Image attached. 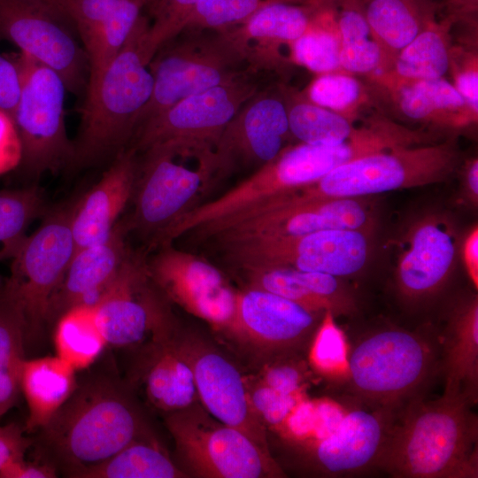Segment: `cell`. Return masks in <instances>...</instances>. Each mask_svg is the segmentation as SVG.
<instances>
[{
    "label": "cell",
    "mask_w": 478,
    "mask_h": 478,
    "mask_svg": "<svg viewBox=\"0 0 478 478\" xmlns=\"http://www.w3.org/2000/svg\"><path fill=\"white\" fill-rule=\"evenodd\" d=\"M421 397L399 411L375 468L397 478L478 477L474 405L463 396Z\"/></svg>",
    "instance_id": "6da1fadb"
},
{
    "label": "cell",
    "mask_w": 478,
    "mask_h": 478,
    "mask_svg": "<svg viewBox=\"0 0 478 478\" xmlns=\"http://www.w3.org/2000/svg\"><path fill=\"white\" fill-rule=\"evenodd\" d=\"M38 432L50 463L68 477L148 437L127 390L107 374H92L77 382L69 398Z\"/></svg>",
    "instance_id": "7a4b0ae2"
},
{
    "label": "cell",
    "mask_w": 478,
    "mask_h": 478,
    "mask_svg": "<svg viewBox=\"0 0 478 478\" xmlns=\"http://www.w3.org/2000/svg\"><path fill=\"white\" fill-rule=\"evenodd\" d=\"M149 26L142 16L119 53L88 81L70 167H90L115 158L134 136L153 89Z\"/></svg>",
    "instance_id": "3957f363"
},
{
    "label": "cell",
    "mask_w": 478,
    "mask_h": 478,
    "mask_svg": "<svg viewBox=\"0 0 478 478\" xmlns=\"http://www.w3.org/2000/svg\"><path fill=\"white\" fill-rule=\"evenodd\" d=\"M439 373L436 330L382 326L348 342L347 392L370 408L401 410Z\"/></svg>",
    "instance_id": "277c9868"
},
{
    "label": "cell",
    "mask_w": 478,
    "mask_h": 478,
    "mask_svg": "<svg viewBox=\"0 0 478 478\" xmlns=\"http://www.w3.org/2000/svg\"><path fill=\"white\" fill-rule=\"evenodd\" d=\"M375 217L362 197L303 199L281 193L208 224L191 234L222 246L271 236L335 228L374 232Z\"/></svg>",
    "instance_id": "5b68a950"
},
{
    "label": "cell",
    "mask_w": 478,
    "mask_h": 478,
    "mask_svg": "<svg viewBox=\"0 0 478 478\" xmlns=\"http://www.w3.org/2000/svg\"><path fill=\"white\" fill-rule=\"evenodd\" d=\"M457 160L452 142L421 147L399 145L357 158L319 181L286 193L303 199L354 198L420 187L445 180Z\"/></svg>",
    "instance_id": "8992f818"
},
{
    "label": "cell",
    "mask_w": 478,
    "mask_h": 478,
    "mask_svg": "<svg viewBox=\"0 0 478 478\" xmlns=\"http://www.w3.org/2000/svg\"><path fill=\"white\" fill-rule=\"evenodd\" d=\"M15 61L19 70V95L12 118L20 139L19 167L30 179L70 166L73 141L65 123L62 78L50 67L20 53Z\"/></svg>",
    "instance_id": "52a82bcc"
},
{
    "label": "cell",
    "mask_w": 478,
    "mask_h": 478,
    "mask_svg": "<svg viewBox=\"0 0 478 478\" xmlns=\"http://www.w3.org/2000/svg\"><path fill=\"white\" fill-rule=\"evenodd\" d=\"M75 199L48 209L12 259L10 275L2 280L23 314L27 344L46 326L49 301L76 251L71 226Z\"/></svg>",
    "instance_id": "ba28073f"
},
{
    "label": "cell",
    "mask_w": 478,
    "mask_h": 478,
    "mask_svg": "<svg viewBox=\"0 0 478 478\" xmlns=\"http://www.w3.org/2000/svg\"><path fill=\"white\" fill-rule=\"evenodd\" d=\"M166 426L183 464L200 477H282L270 452L242 431L212 417L204 407L166 413Z\"/></svg>",
    "instance_id": "9c48e42d"
},
{
    "label": "cell",
    "mask_w": 478,
    "mask_h": 478,
    "mask_svg": "<svg viewBox=\"0 0 478 478\" xmlns=\"http://www.w3.org/2000/svg\"><path fill=\"white\" fill-rule=\"evenodd\" d=\"M258 91L256 83L241 75L185 98L141 125L131 149L212 153L227 125Z\"/></svg>",
    "instance_id": "30bf717a"
},
{
    "label": "cell",
    "mask_w": 478,
    "mask_h": 478,
    "mask_svg": "<svg viewBox=\"0 0 478 478\" xmlns=\"http://www.w3.org/2000/svg\"><path fill=\"white\" fill-rule=\"evenodd\" d=\"M373 232L325 229L303 235L254 238L220 246L225 258L244 269L289 266L339 278L359 274L368 264Z\"/></svg>",
    "instance_id": "8fae6325"
},
{
    "label": "cell",
    "mask_w": 478,
    "mask_h": 478,
    "mask_svg": "<svg viewBox=\"0 0 478 478\" xmlns=\"http://www.w3.org/2000/svg\"><path fill=\"white\" fill-rule=\"evenodd\" d=\"M248 58V51L226 30L193 35L158 50L150 63L152 94L137 128L178 102L241 76L236 67Z\"/></svg>",
    "instance_id": "7c38bea8"
},
{
    "label": "cell",
    "mask_w": 478,
    "mask_h": 478,
    "mask_svg": "<svg viewBox=\"0 0 478 478\" xmlns=\"http://www.w3.org/2000/svg\"><path fill=\"white\" fill-rule=\"evenodd\" d=\"M178 154L161 150L143 152L138 162L132 202L134 209L122 219L134 231L156 245L163 232L194 206L215 180L213 156L195 166L177 160Z\"/></svg>",
    "instance_id": "4fadbf2b"
},
{
    "label": "cell",
    "mask_w": 478,
    "mask_h": 478,
    "mask_svg": "<svg viewBox=\"0 0 478 478\" xmlns=\"http://www.w3.org/2000/svg\"><path fill=\"white\" fill-rule=\"evenodd\" d=\"M165 296L153 282L144 256L130 250L127 258L92 305L108 346L127 348L173 330Z\"/></svg>",
    "instance_id": "5bb4252c"
},
{
    "label": "cell",
    "mask_w": 478,
    "mask_h": 478,
    "mask_svg": "<svg viewBox=\"0 0 478 478\" xmlns=\"http://www.w3.org/2000/svg\"><path fill=\"white\" fill-rule=\"evenodd\" d=\"M64 18L42 0H0V39L53 69L66 89L78 92L89 79V61Z\"/></svg>",
    "instance_id": "9a60e30c"
},
{
    "label": "cell",
    "mask_w": 478,
    "mask_h": 478,
    "mask_svg": "<svg viewBox=\"0 0 478 478\" xmlns=\"http://www.w3.org/2000/svg\"><path fill=\"white\" fill-rule=\"evenodd\" d=\"M147 268L166 298L213 328L228 330L237 291L210 261L170 244L147 260Z\"/></svg>",
    "instance_id": "2e32d148"
},
{
    "label": "cell",
    "mask_w": 478,
    "mask_h": 478,
    "mask_svg": "<svg viewBox=\"0 0 478 478\" xmlns=\"http://www.w3.org/2000/svg\"><path fill=\"white\" fill-rule=\"evenodd\" d=\"M395 272L396 291L408 307L436 297L456 266L459 238L446 216L429 213L417 220L404 238Z\"/></svg>",
    "instance_id": "e0dca14e"
},
{
    "label": "cell",
    "mask_w": 478,
    "mask_h": 478,
    "mask_svg": "<svg viewBox=\"0 0 478 478\" xmlns=\"http://www.w3.org/2000/svg\"><path fill=\"white\" fill-rule=\"evenodd\" d=\"M324 314L247 286L236 293L235 313L227 331L281 359L310 346Z\"/></svg>",
    "instance_id": "ac0fdd59"
},
{
    "label": "cell",
    "mask_w": 478,
    "mask_h": 478,
    "mask_svg": "<svg viewBox=\"0 0 478 478\" xmlns=\"http://www.w3.org/2000/svg\"><path fill=\"white\" fill-rule=\"evenodd\" d=\"M283 97L258 91L233 117L213 150L215 180L243 166L259 168L284 149L289 135Z\"/></svg>",
    "instance_id": "d6986e66"
},
{
    "label": "cell",
    "mask_w": 478,
    "mask_h": 478,
    "mask_svg": "<svg viewBox=\"0 0 478 478\" xmlns=\"http://www.w3.org/2000/svg\"><path fill=\"white\" fill-rule=\"evenodd\" d=\"M399 411L370 408L347 410L328 436L296 444L311 469L324 476H348L375 468Z\"/></svg>",
    "instance_id": "ffe728a7"
},
{
    "label": "cell",
    "mask_w": 478,
    "mask_h": 478,
    "mask_svg": "<svg viewBox=\"0 0 478 478\" xmlns=\"http://www.w3.org/2000/svg\"><path fill=\"white\" fill-rule=\"evenodd\" d=\"M189 364L203 407L270 452L266 426L253 409L244 379L224 354L198 341H174Z\"/></svg>",
    "instance_id": "44dd1931"
},
{
    "label": "cell",
    "mask_w": 478,
    "mask_h": 478,
    "mask_svg": "<svg viewBox=\"0 0 478 478\" xmlns=\"http://www.w3.org/2000/svg\"><path fill=\"white\" fill-rule=\"evenodd\" d=\"M124 222L120 220L104 241L75 251L46 312L52 325L66 311L78 305H93L117 274L130 249Z\"/></svg>",
    "instance_id": "7402d4cb"
},
{
    "label": "cell",
    "mask_w": 478,
    "mask_h": 478,
    "mask_svg": "<svg viewBox=\"0 0 478 478\" xmlns=\"http://www.w3.org/2000/svg\"><path fill=\"white\" fill-rule=\"evenodd\" d=\"M138 160L133 149L120 152L100 180L76 197L72 231L76 251L105 240L132 200Z\"/></svg>",
    "instance_id": "603a6c76"
},
{
    "label": "cell",
    "mask_w": 478,
    "mask_h": 478,
    "mask_svg": "<svg viewBox=\"0 0 478 478\" xmlns=\"http://www.w3.org/2000/svg\"><path fill=\"white\" fill-rule=\"evenodd\" d=\"M248 287L264 289L315 312H330L335 318L358 313V299L342 278L289 266L243 270Z\"/></svg>",
    "instance_id": "cb8c5ba5"
},
{
    "label": "cell",
    "mask_w": 478,
    "mask_h": 478,
    "mask_svg": "<svg viewBox=\"0 0 478 478\" xmlns=\"http://www.w3.org/2000/svg\"><path fill=\"white\" fill-rule=\"evenodd\" d=\"M443 394L463 396L474 405L478 398V298L459 300L438 331Z\"/></svg>",
    "instance_id": "d4e9b609"
},
{
    "label": "cell",
    "mask_w": 478,
    "mask_h": 478,
    "mask_svg": "<svg viewBox=\"0 0 478 478\" xmlns=\"http://www.w3.org/2000/svg\"><path fill=\"white\" fill-rule=\"evenodd\" d=\"M76 372L57 355L25 359L20 392L28 410L26 433L38 432L69 398L78 382Z\"/></svg>",
    "instance_id": "484cf974"
},
{
    "label": "cell",
    "mask_w": 478,
    "mask_h": 478,
    "mask_svg": "<svg viewBox=\"0 0 478 478\" xmlns=\"http://www.w3.org/2000/svg\"><path fill=\"white\" fill-rule=\"evenodd\" d=\"M152 346L143 377L150 402L166 413L196 404L198 397L193 371L176 347L172 333L153 341Z\"/></svg>",
    "instance_id": "4316f807"
},
{
    "label": "cell",
    "mask_w": 478,
    "mask_h": 478,
    "mask_svg": "<svg viewBox=\"0 0 478 478\" xmlns=\"http://www.w3.org/2000/svg\"><path fill=\"white\" fill-rule=\"evenodd\" d=\"M401 81L397 100L409 119L460 127L476 117L455 86L443 78Z\"/></svg>",
    "instance_id": "83f0119b"
},
{
    "label": "cell",
    "mask_w": 478,
    "mask_h": 478,
    "mask_svg": "<svg viewBox=\"0 0 478 478\" xmlns=\"http://www.w3.org/2000/svg\"><path fill=\"white\" fill-rule=\"evenodd\" d=\"M26 345L23 314L0 280V418L16 405L21 394Z\"/></svg>",
    "instance_id": "f1b7e54d"
},
{
    "label": "cell",
    "mask_w": 478,
    "mask_h": 478,
    "mask_svg": "<svg viewBox=\"0 0 478 478\" xmlns=\"http://www.w3.org/2000/svg\"><path fill=\"white\" fill-rule=\"evenodd\" d=\"M169 456L149 437L135 440L106 460L72 473L74 478L185 477Z\"/></svg>",
    "instance_id": "f546056e"
},
{
    "label": "cell",
    "mask_w": 478,
    "mask_h": 478,
    "mask_svg": "<svg viewBox=\"0 0 478 478\" xmlns=\"http://www.w3.org/2000/svg\"><path fill=\"white\" fill-rule=\"evenodd\" d=\"M56 355L76 371L89 368L107 345L94 308L78 305L62 313L54 323Z\"/></svg>",
    "instance_id": "4dcf8cb0"
},
{
    "label": "cell",
    "mask_w": 478,
    "mask_h": 478,
    "mask_svg": "<svg viewBox=\"0 0 478 478\" xmlns=\"http://www.w3.org/2000/svg\"><path fill=\"white\" fill-rule=\"evenodd\" d=\"M312 25L305 7L271 0L228 34L243 48L250 50V41L261 43L293 42Z\"/></svg>",
    "instance_id": "1f68e13d"
},
{
    "label": "cell",
    "mask_w": 478,
    "mask_h": 478,
    "mask_svg": "<svg viewBox=\"0 0 478 478\" xmlns=\"http://www.w3.org/2000/svg\"><path fill=\"white\" fill-rule=\"evenodd\" d=\"M151 0H120L110 13L81 37L89 61L88 81L95 78L119 53Z\"/></svg>",
    "instance_id": "d6a6232c"
},
{
    "label": "cell",
    "mask_w": 478,
    "mask_h": 478,
    "mask_svg": "<svg viewBox=\"0 0 478 478\" xmlns=\"http://www.w3.org/2000/svg\"><path fill=\"white\" fill-rule=\"evenodd\" d=\"M49 208L43 192L36 185L0 189V261L15 257L30 224Z\"/></svg>",
    "instance_id": "836d02e7"
},
{
    "label": "cell",
    "mask_w": 478,
    "mask_h": 478,
    "mask_svg": "<svg viewBox=\"0 0 478 478\" xmlns=\"http://www.w3.org/2000/svg\"><path fill=\"white\" fill-rule=\"evenodd\" d=\"M283 99L289 133L300 143L335 145L351 138L358 130L349 118L305 98Z\"/></svg>",
    "instance_id": "e575fe53"
},
{
    "label": "cell",
    "mask_w": 478,
    "mask_h": 478,
    "mask_svg": "<svg viewBox=\"0 0 478 478\" xmlns=\"http://www.w3.org/2000/svg\"><path fill=\"white\" fill-rule=\"evenodd\" d=\"M365 16L373 36L392 50H401L421 31L413 0H369Z\"/></svg>",
    "instance_id": "d590c367"
},
{
    "label": "cell",
    "mask_w": 478,
    "mask_h": 478,
    "mask_svg": "<svg viewBox=\"0 0 478 478\" xmlns=\"http://www.w3.org/2000/svg\"><path fill=\"white\" fill-rule=\"evenodd\" d=\"M450 54L443 34L436 28L421 30L400 50L395 75L400 80L443 78L450 67Z\"/></svg>",
    "instance_id": "8d00e7d4"
},
{
    "label": "cell",
    "mask_w": 478,
    "mask_h": 478,
    "mask_svg": "<svg viewBox=\"0 0 478 478\" xmlns=\"http://www.w3.org/2000/svg\"><path fill=\"white\" fill-rule=\"evenodd\" d=\"M340 38V68L351 73H367L377 69L383 60V48L373 36L366 19L349 15L337 27Z\"/></svg>",
    "instance_id": "74e56055"
},
{
    "label": "cell",
    "mask_w": 478,
    "mask_h": 478,
    "mask_svg": "<svg viewBox=\"0 0 478 478\" xmlns=\"http://www.w3.org/2000/svg\"><path fill=\"white\" fill-rule=\"evenodd\" d=\"M311 366L331 379H345L348 364V341L330 312H326L309 346Z\"/></svg>",
    "instance_id": "f35d334b"
},
{
    "label": "cell",
    "mask_w": 478,
    "mask_h": 478,
    "mask_svg": "<svg viewBox=\"0 0 478 478\" xmlns=\"http://www.w3.org/2000/svg\"><path fill=\"white\" fill-rule=\"evenodd\" d=\"M291 45L294 60L307 69L320 74L338 71L340 38L337 29L311 25Z\"/></svg>",
    "instance_id": "ab89813d"
},
{
    "label": "cell",
    "mask_w": 478,
    "mask_h": 478,
    "mask_svg": "<svg viewBox=\"0 0 478 478\" xmlns=\"http://www.w3.org/2000/svg\"><path fill=\"white\" fill-rule=\"evenodd\" d=\"M269 1L199 0L188 15L183 30H225L233 25L243 23Z\"/></svg>",
    "instance_id": "60d3db41"
},
{
    "label": "cell",
    "mask_w": 478,
    "mask_h": 478,
    "mask_svg": "<svg viewBox=\"0 0 478 478\" xmlns=\"http://www.w3.org/2000/svg\"><path fill=\"white\" fill-rule=\"evenodd\" d=\"M362 92L357 79L335 71L320 74L312 81L307 89L306 99L349 118V111L360 103Z\"/></svg>",
    "instance_id": "b9f144b4"
},
{
    "label": "cell",
    "mask_w": 478,
    "mask_h": 478,
    "mask_svg": "<svg viewBox=\"0 0 478 478\" xmlns=\"http://www.w3.org/2000/svg\"><path fill=\"white\" fill-rule=\"evenodd\" d=\"M199 0H158L147 42L153 54L183 30L184 22ZM155 56V55H154Z\"/></svg>",
    "instance_id": "7bdbcfd3"
},
{
    "label": "cell",
    "mask_w": 478,
    "mask_h": 478,
    "mask_svg": "<svg viewBox=\"0 0 478 478\" xmlns=\"http://www.w3.org/2000/svg\"><path fill=\"white\" fill-rule=\"evenodd\" d=\"M253 409L265 426L274 431L282 424L305 394L289 395L264 384L259 380L246 382Z\"/></svg>",
    "instance_id": "ee69618b"
},
{
    "label": "cell",
    "mask_w": 478,
    "mask_h": 478,
    "mask_svg": "<svg viewBox=\"0 0 478 478\" xmlns=\"http://www.w3.org/2000/svg\"><path fill=\"white\" fill-rule=\"evenodd\" d=\"M305 377L304 364L289 357L265 368L258 380L282 393L297 395L305 394Z\"/></svg>",
    "instance_id": "f6af8a7d"
},
{
    "label": "cell",
    "mask_w": 478,
    "mask_h": 478,
    "mask_svg": "<svg viewBox=\"0 0 478 478\" xmlns=\"http://www.w3.org/2000/svg\"><path fill=\"white\" fill-rule=\"evenodd\" d=\"M21 143L12 116L0 107V175L19 167Z\"/></svg>",
    "instance_id": "bcb514c9"
},
{
    "label": "cell",
    "mask_w": 478,
    "mask_h": 478,
    "mask_svg": "<svg viewBox=\"0 0 478 478\" xmlns=\"http://www.w3.org/2000/svg\"><path fill=\"white\" fill-rule=\"evenodd\" d=\"M25 433L24 427L17 423L0 426V470L11 460L25 457L33 443Z\"/></svg>",
    "instance_id": "7dc6e473"
},
{
    "label": "cell",
    "mask_w": 478,
    "mask_h": 478,
    "mask_svg": "<svg viewBox=\"0 0 478 478\" xmlns=\"http://www.w3.org/2000/svg\"><path fill=\"white\" fill-rule=\"evenodd\" d=\"M120 0H78L73 21L81 37L96 27Z\"/></svg>",
    "instance_id": "c3c4849f"
},
{
    "label": "cell",
    "mask_w": 478,
    "mask_h": 478,
    "mask_svg": "<svg viewBox=\"0 0 478 478\" xmlns=\"http://www.w3.org/2000/svg\"><path fill=\"white\" fill-rule=\"evenodd\" d=\"M19 70L15 59L0 54V107L12 116L19 95Z\"/></svg>",
    "instance_id": "681fc988"
},
{
    "label": "cell",
    "mask_w": 478,
    "mask_h": 478,
    "mask_svg": "<svg viewBox=\"0 0 478 478\" xmlns=\"http://www.w3.org/2000/svg\"><path fill=\"white\" fill-rule=\"evenodd\" d=\"M58 468L51 463L29 462L25 457L11 460L0 470V478H55Z\"/></svg>",
    "instance_id": "f907efd6"
},
{
    "label": "cell",
    "mask_w": 478,
    "mask_h": 478,
    "mask_svg": "<svg viewBox=\"0 0 478 478\" xmlns=\"http://www.w3.org/2000/svg\"><path fill=\"white\" fill-rule=\"evenodd\" d=\"M454 86L470 111L476 116L478 112V73L476 66L459 72L455 77Z\"/></svg>",
    "instance_id": "816d5d0a"
},
{
    "label": "cell",
    "mask_w": 478,
    "mask_h": 478,
    "mask_svg": "<svg viewBox=\"0 0 478 478\" xmlns=\"http://www.w3.org/2000/svg\"><path fill=\"white\" fill-rule=\"evenodd\" d=\"M461 257L467 275L475 289L478 287V227L474 226L462 242Z\"/></svg>",
    "instance_id": "f5cc1de1"
},
{
    "label": "cell",
    "mask_w": 478,
    "mask_h": 478,
    "mask_svg": "<svg viewBox=\"0 0 478 478\" xmlns=\"http://www.w3.org/2000/svg\"><path fill=\"white\" fill-rule=\"evenodd\" d=\"M463 190L466 198L474 205L478 203V160H471L465 169Z\"/></svg>",
    "instance_id": "db71d44e"
},
{
    "label": "cell",
    "mask_w": 478,
    "mask_h": 478,
    "mask_svg": "<svg viewBox=\"0 0 478 478\" xmlns=\"http://www.w3.org/2000/svg\"><path fill=\"white\" fill-rule=\"evenodd\" d=\"M67 19L73 20L78 0H42Z\"/></svg>",
    "instance_id": "11a10c76"
},
{
    "label": "cell",
    "mask_w": 478,
    "mask_h": 478,
    "mask_svg": "<svg viewBox=\"0 0 478 478\" xmlns=\"http://www.w3.org/2000/svg\"><path fill=\"white\" fill-rule=\"evenodd\" d=\"M467 4V7L470 6L472 9L476 8L477 0H462Z\"/></svg>",
    "instance_id": "9f6ffc18"
},
{
    "label": "cell",
    "mask_w": 478,
    "mask_h": 478,
    "mask_svg": "<svg viewBox=\"0 0 478 478\" xmlns=\"http://www.w3.org/2000/svg\"><path fill=\"white\" fill-rule=\"evenodd\" d=\"M367 1H369V0H367Z\"/></svg>",
    "instance_id": "6f0895ef"
}]
</instances>
